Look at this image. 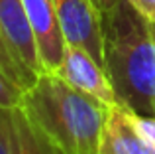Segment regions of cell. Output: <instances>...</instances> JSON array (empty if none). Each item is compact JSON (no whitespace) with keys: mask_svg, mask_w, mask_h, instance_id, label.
I'll return each mask as SVG.
<instances>
[{"mask_svg":"<svg viewBox=\"0 0 155 154\" xmlns=\"http://www.w3.org/2000/svg\"><path fill=\"white\" fill-rule=\"evenodd\" d=\"M57 18L65 42L87 50L104 65V32L102 12L92 0H55Z\"/></svg>","mask_w":155,"mask_h":154,"instance_id":"3","label":"cell"},{"mask_svg":"<svg viewBox=\"0 0 155 154\" xmlns=\"http://www.w3.org/2000/svg\"><path fill=\"white\" fill-rule=\"evenodd\" d=\"M0 28L14 55L35 75L43 73L39 50L24 0H0Z\"/></svg>","mask_w":155,"mask_h":154,"instance_id":"6","label":"cell"},{"mask_svg":"<svg viewBox=\"0 0 155 154\" xmlns=\"http://www.w3.org/2000/svg\"><path fill=\"white\" fill-rule=\"evenodd\" d=\"M130 111V109H128ZM130 119H132V124L140 136L143 140H147L149 144L155 146V117H147V115H137V113L130 111Z\"/></svg>","mask_w":155,"mask_h":154,"instance_id":"11","label":"cell"},{"mask_svg":"<svg viewBox=\"0 0 155 154\" xmlns=\"http://www.w3.org/2000/svg\"><path fill=\"white\" fill-rule=\"evenodd\" d=\"M141 16L149 20V22L155 24V0H128Z\"/></svg>","mask_w":155,"mask_h":154,"instance_id":"12","label":"cell"},{"mask_svg":"<svg viewBox=\"0 0 155 154\" xmlns=\"http://www.w3.org/2000/svg\"><path fill=\"white\" fill-rule=\"evenodd\" d=\"M0 71L6 73L14 83H18L24 91H28V89L35 83V79L39 77V75L31 73V71L14 55V51L10 50V46H8L6 38H4V34H2V28H0Z\"/></svg>","mask_w":155,"mask_h":154,"instance_id":"9","label":"cell"},{"mask_svg":"<svg viewBox=\"0 0 155 154\" xmlns=\"http://www.w3.org/2000/svg\"><path fill=\"white\" fill-rule=\"evenodd\" d=\"M92 2H94V6H96V8H98V10L104 14V12H108L110 8L116 6V4L120 2V0H92Z\"/></svg>","mask_w":155,"mask_h":154,"instance_id":"13","label":"cell"},{"mask_svg":"<svg viewBox=\"0 0 155 154\" xmlns=\"http://www.w3.org/2000/svg\"><path fill=\"white\" fill-rule=\"evenodd\" d=\"M104 67L118 105L155 117V24L128 0L102 14Z\"/></svg>","mask_w":155,"mask_h":154,"instance_id":"1","label":"cell"},{"mask_svg":"<svg viewBox=\"0 0 155 154\" xmlns=\"http://www.w3.org/2000/svg\"><path fill=\"white\" fill-rule=\"evenodd\" d=\"M22 107L59 154H100L110 109L57 73L43 71Z\"/></svg>","mask_w":155,"mask_h":154,"instance_id":"2","label":"cell"},{"mask_svg":"<svg viewBox=\"0 0 155 154\" xmlns=\"http://www.w3.org/2000/svg\"><path fill=\"white\" fill-rule=\"evenodd\" d=\"M0 154H12L10 144H8V138H6V135H4L2 127H0Z\"/></svg>","mask_w":155,"mask_h":154,"instance_id":"14","label":"cell"},{"mask_svg":"<svg viewBox=\"0 0 155 154\" xmlns=\"http://www.w3.org/2000/svg\"><path fill=\"white\" fill-rule=\"evenodd\" d=\"M100 154H155V146L134 128L128 109L116 105L108 113Z\"/></svg>","mask_w":155,"mask_h":154,"instance_id":"8","label":"cell"},{"mask_svg":"<svg viewBox=\"0 0 155 154\" xmlns=\"http://www.w3.org/2000/svg\"><path fill=\"white\" fill-rule=\"evenodd\" d=\"M24 8L38 42L43 71L53 73L61 65L65 47H67L59 18H57L55 0H24Z\"/></svg>","mask_w":155,"mask_h":154,"instance_id":"5","label":"cell"},{"mask_svg":"<svg viewBox=\"0 0 155 154\" xmlns=\"http://www.w3.org/2000/svg\"><path fill=\"white\" fill-rule=\"evenodd\" d=\"M24 89L18 83L10 79L6 73L0 71V107L4 109H16L24 103Z\"/></svg>","mask_w":155,"mask_h":154,"instance_id":"10","label":"cell"},{"mask_svg":"<svg viewBox=\"0 0 155 154\" xmlns=\"http://www.w3.org/2000/svg\"><path fill=\"white\" fill-rule=\"evenodd\" d=\"M0 127L8 138L12 154H59L28 117L24 107H0Z\"/></svg>","mask_w":155,"mask_h":154,"instance_id":"7","label":"cell"},{"mask_svg":"<svg viewBox=\"0 0 155 154\" xmlns=\"http://www.w3.org/2000/svg\"><path fill=\"white\" fill-rule=\"evenodd\" d=\"M53 73L63 77L75 89L91 95L92 99L100 101L108 109L118 105L116 93H114L112 81H110L108 73H106V67L100 61H96L83 47L67 44L65 54H63V61L57 67V71H53Z\"/></svg>","mask_w":155,"mask_h":154,"instance_id":"4","label":"cell"}]
</instances>
